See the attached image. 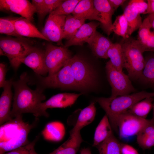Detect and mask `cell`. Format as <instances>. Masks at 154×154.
I'll return each mask as SVG.
<instances>
[{
    "label": "cell",
    "mask_w": 154,
    "mask_h": 154,
    "mask_svg": "<svg viewBox=\"0 0 154 154\" xmlns=\"http://www.w3.org/2000/svg\"><path fill=\"white\" fill-rule=\"evenodd\" d=\"M29 78L26 72L23 73L19 79L13 81L12 86L14 94L11 116L13 118L26 113H31L36 117L39 116L38 106L46 99L43 88L38 87L33 90L27 85Z\"/></svg>",
    "instance_id": "cell-1"
},
{
    "label": "cell",
    "mask_w": 154,
    "mask_h": 154,
    "mask_svg": "<svg viewBox=\"0 0 154 154\" xmlns=\"http://www.w3.org/2000/svg\"><path fill=\"white\" fill-rule=\"evenodd\" d=\"M38 119L32 124L25 122L22 115L18 116L1 125L0 154H3L29 143L28 136L36 125Z\"/></svg>",
    "instance_id": "cell-2"
},
{
    "label": "cell",
    "mask_w": 154,
    "mask_h": 154,
    "mask_svg": "<svg viewBox=\"0 0 154 154\" xmlns=\"http://www.w3.org/2000/svg\"><path fill=\"white\" fill-rule=\"evenodd\" d=\"M149 97H154V92L143 91L115 97H101L98 98L96 101L105 112L112 128L117 130L116 122L118 117L135 103Z\"/></svg>",
    "instance_id": "cell-3"
},
{
    "label": "cell",
    "mask_w": 154,
    "mask_h": 154,
    "mask_svg": "<svg viewBox=\"0 0 154 154\" xmlns=\"http://www.w3.org/2000/svg\"><path fill=\"white\" fill-rule=\"evenodd\" d=\"M119 43L123 67L127 71L128 76L130 79H139L145 66V59L137 40L129 37L123 38Z\"/></svg>",
    "instance_id": "cell-4"
},
{
    "label": "cell",
    "mask_w": 154,
    "mask_h": 154,
    "mask_svg": "<svg viewBox=\"0 0 154 154\" xmlns=\"http://www.w3.org/2000/svg\"><path fill=\"white\" fill-rule=\"evenodd\" d=\"M35 47L22 37H1L0 39V55L6 56L15 70L21 64V60Z\"/></svg>",
    "instance_id": "cell-5"
},
{
    "label": "cell",
    "mask_w": 154,
    "mask_h": 154,
    "mask_svg": "<svg viewBox=\"0 0 154 154\" xmlns=\"http://www.w3.org/2000/svg\"><path fill=\"white\" fill-rule=\"evenodd\" d=\"M107 77L112 88L111 97L127 95L136 90L128 76L116 69L110 60L106 63Z\"/></svg>",
    "instance_id": "cell-6"
},
{
    "label": "cell",
    "mask_w": 154,
    "mask_h": 154,
    "mask_svg": "<svg viewBox=\"0 0 154 154\" xmlns=\"http://www.w3.org/2000/svg\"><path fill=\"white\" fill-rule=\"evenodd\" d=\"M153 121L134 116L127 111L120 115L116 122L119 137L127 139L136 135L146 126Z\"/></svg>",
    "instance_id": "cell-7"
},
{
    "label": "cell",
    "mask_w": 154,
    "mask_h": 154,
    "mask_svg": "<svg viewBox=\"0 0 154 154\" xmlns=\"http://www.w3.org/2000/svg\"><path fill=\"white\" fill-rule=\"evenodd\" d=\"M72 58L67 48L48 44L44 50V62L48 75L58 72Z\"/></svg>",
    "instance_id": "cell-8"
},
{
    "label": "cell",
    "mask_w": 154,
    "mask_h": 154,
    "mask_svg": "<svg viewBox=\"0 0 154 154\" xmlns=\"http://www.w3.org/2000/svg\"><path fill=\"white\" fill-rule=\"evenodd\" d=\"M70 59L58 72L52 75L44 77L37 75L41 85L46 88L79 89L72 72Z\"/></svg>",
    "instance_id": "cell-9"
},
{
    "label": "cell",
    "mask_w": 154,
    "mask_h": 154,
    "mask_svg": "<svg viewBox=\"0 0 154 154\" xmlns=\"http://www.w3.org/2000/svg\"><path fill=\"white\" fill-rule=\"evenodd\" d=\"M70 60L72 72L79 89L88 88L94 85L95 75L88 63L77 56L72 57Z\"/></svg>",
    "instance_id": "cell-10"
},
{
    "label": "cell",
    "mask_w": 154,
    "mask_h": 154,
    "mask_svg": "<svg viewBox=\"0 0 154 154\" xmlns=\"http://www.w3.org/2000/svg\"><path fill=\"white\" fill-rule=\"evenodd\" d=\"M66 15L50 14L41 32L48 41L62 45L64 28Z\"/></svg>",
    "instance_id": "cell-11"
},
{
    "label": "cell",
    "mask_w": 154,
    "mask_h": 154,
    "mask_svg": "<svg viewBox=\"0 0 154 154\" xmlns=\"http://www.w3.org/2000/svg\"><path fill=\"white\" fill-rule=\"evenodd\" d=\"M81 94L67 93H59L51 97L48 100L41 102L38 110L39 116H49L46 110L49 108H65L73 104Z\"/></svg>",
    "instance_id": "cell-12"
},
{
    "label": "cell",
    "mask_w": 154,
    "mask_h": 154,
    "mask_svg": "<svg viewBox=\"0 0 154 154\" xmlns=\"http://www.w3.org/2000/svg\"><path fill=\"white\" fill-rule=\"evenodd\" d=\"M0 9L19 14L32 22L36 13L35 7L27 0H0Z\"/></svg>",
    "instance_id": "cell-13"
},
{
    "label": "cell",
    "mask_w": 154,
    "mask_h": 154,
    "mask_svg": "<svg viewBox=\"0 0 154 154\" xmlns=\"http://www.w3.org/2000/svg\"><path fill=\"white\" fill-rule=\"evenodd\" d=\"M93 2L100 19L101 27L107 35H109L113 31L112 17L115 11L108 0H94Z\"/></svg>",
    "instance_id": "cell-14"
},
{
    "label": "cell",
    "mask_w": 154,
    "mask_h": 154,
    "mask_svg": "<svg viewBox=\"0 0 154 154\" xmlns=\"http://www.w3.org/2000/svg\"><path fill=\"white\" fill-rule=\"evenodd\" d=\"M44 50L35 47L21 61L31 68L38 75L44 76L48 73L44 62Z\"/></svg>",
    "instance_id": "cell-15"
},
{
    "label": "cell",
    "mask_w": 154,
    "mask_h": 154,
    "mask_svg": "<svg viewBox=\"0 0 154 154\" xmlns=\"http://www.w3.org/2000/svg\"><path fill=\"white\" fill-rule=\"evenodd\" d=\"M147 17L144 19L139 29L137 40L143 53L149 51L154 52V31Z\"/></svg>",
    "instance_id": "cell-16"
},
{
    "label": "cell",
    "mask_w": 154,
    "mask_h": 154,
    "mask_svg": "<svg viewBox=\"0 0 154 154\" xmlns=\"http://www.w3.org/2000/svg\"><path fill=\"white\" fill-rule=\"evenodd\" d=\"M13 82L12 79L7 80L0 98L1 125L13 119L11 116V107L13 97L11 87Z\"/></svg>",
    "instance_id": "cell-17"
},
{
    "label": "cell",
    "mask_w": 154,
    "mask_h": 154,
    "mask_svg": "<svg viewBox=\"0 0 154 154\" xmlns=\"http://www.w3.org/2000/svg\"><path fill=\"white\" fill-rule=\"evenodd\" d=\"M17 33L21 37L36 38L48 41L41 32L28 19L21 17H12Z\"/></svg>",
    "instance_id": "cell-18"
},
{
    "label": "cell",
    "mask_w": 154,
    "mask_h": 154,
    "mask_svg": "<svg viewBox=\"0 0 154 154\" xmlns=\"http://www.w3.org/2000/svg\"><path fill=\"white\" fill-rule=\"evenodd\" d=\"M99 25V23L94 21L85 23L71 38L66 41L64 46L67 48L73 45H82L87 43Z\"/></svg>",
    "instance_id": "cell-19"
},
{
    "label": "cell",
    "mask_w": 154,
    "mask_h": 154,
    "mask_svg": "<svg viewBox=\"0 0 154 154\" xmlns=\"http://www.w3.org/2000/svg\"><path fill=\"white\" fill-rule=\"evenodd\" d=\"M87 43L96 56L104 59L108 58V51L113 43L109 39L97 31Z\"/></svg>",
    "instance_id": "cell-20"
},
{
    "label": "cell",
    "mask_w": 154,
    "mask_h": 154,
    "mask_svg": "<svg viewBox=\"0 0 154 154\" xmlns=\"http://www.w3.org/2000/svg\"><path fill=\"white\" fill-rule=\"evenodd\" d=\"M74 16L86 20L100 21L98 13L95 9L93 0H80L72 13Z\"/></svg>",
    "instance_id": "cell-21"
},
{
    "label": "cell",
    "mask_w": 154,
    "mask_h": 154,
    "mask_svg": "<svg viewBox=\"0 0 154 154\" xmlns=\"http://www.w3.org/2000/svg\"><path fill=\"white\" fill-rule=\"evenodd\" d=\"M82 141L80 131L71 133L66 141L48 154H76Z\"/></svg>",
    "instance_id": "cell-22"
},
{
    "label": "cell",
    "mask_w": 154,
    "mask_h": 154,
    "mask_svg": "<svg viewBox=\"0 0 154 154\" xmlns=\"http://www.w3.org/2000/svg\"><path fill=\"white\" fill-rule=\"evenodd\" d=\"M112 127L106 114L97 126L95 132L93 146L96 147L113 134Z\"/></svg>",
    "instance_id": "cell-23"
},
{
    "label": "cell",
    "mask_w": 154,
    "mask_h": 154,
    "mask_svg": "<svg viewBox=\"0 0 154 154\" xmlns=\"http://www.w3.org/2000/svg\"><path fill=\"white\" fill-rule=\"evenodd\" d=\"M65 127L59 121H53L48 123L42 131V134L46 140L59 141L62 139L65 134Z\"/></svg>",
    "instance_id": "cell-24"
},
{
    "label": "cell",
    "mask_w": 154,
    "mask_h": 154,
    "mask_svg": "<svg viewBox=\"0 0 154 154\" xmlns=\"http://www.w3.org/2000/svg\"><path fill=\"white\" fill-rule=\"evenodd\" d=\"M96 111L94 102H92L83 109L80 113L76 123L70 133L80 131L82 128L92 122L95 118Z\"/></svg>",
    "instance_id": "cell-25"
},
{
    "label": "cell",
    "mask_w": 154,
    "mask_h": 154,
    "mask_svg": "<svg viewBox=\"0 0 154 154\" xmlns=\"http://www.w3.org/2000/svg\"><path fill=\"white\" fill-rule=\"evenodd\" d=\"M153 119V121L144 127L136 136L137 142L143 150L154 146V120Z\"/></svg>",
    "instance_id": "cell-26"
},
{
    "label": "cell",
    "mask_w": 154,
    "mask_h": 154,
    "mask_svg": "<svg viewBox=\"0 0 154 154\" xmlns=\"http://www.w3.org/2000/svg\"><path fill=\"white\" fill-rule=\"evenodd\" d=\"M63 0H39L34 3L39 21L41 22L46 15L54 10L63 1Z\"/></svg>",
    "instance_id": "cell-27"
},
{
    "label": "cell",
    "mask_w": 154,
    "mask_h": 154,
    "mask_svg": "<svg viewBox=\"0 0 154 154\" xmlns=\"http://www.w3.org/2000/svg\"><path fill=\"white\" fill-rule=\"evenodd\" d=\"M154 100V97L146 98L135 103L127 112L137 117L146 119L153 108Z\"/></svg>",
    "instance_id": "cell-28"
},
{
    "label": "cell",
    "mask_w": 154,
    "mask_h": 154,
    "mask_svg": "<svg viewBox=\"0 0 154 154\" xmlns=\"http://www.w3.org/2000/svg\"><path fill=\"white\" fill-rule=\"evenodd\" d=\"M85 20L70 14L66 15L64 28L63 38L67 40L71 38L85 23Z\"/></svg>",
    "instance_id": "cell-29"
},
{
    "label": "cell",
    "mask_w": 154,
    "mask_h": 154,
    "mask_svg": "<svg viewBox=\"0 0 154 154\" xmlns=\"http://www.w3.org/2000/svg\"><path fill=\"white\" fill-rule=\"evenodd\" d=\"M139 79L148 86L154 89V53L145 59V66Z\"/></svg>",
    "instance_id": "cell-30"
},
{
    "label": "cell",
    "mask_w": 154,
    "mask_h": 154,
    "mask_svg": "<svg viewBox=\"0 0 154 154\" xmlns=\"http://www.w3.org/2000/svg\"><path fill=\"white\" fill-rule=\"evenodd\" d=\"M128 24V35L129 37L140 27L142 21L140 14L134 11L128 5L125 8L123 13Z\"/></svg>",
    "instance_id": "cell-31"
},
{
    "label": "cell",
    "mask_w": 154,
    "mask_h": 154,
    "mask_svg": "<svg viewBox=\"0 0 154 154\" xmlns=\"http://www.w3.org/2000/svg\"><path fill=\"white\" fill-rule=\"evenodd\" d=\"M96 147L99 154H121V143L113 134Z\"/></svg>",
    "instance_id": "cell-32"
},
{
    "label": "cell",
    "mask_w": 154,
    "mask_h": 154,
    "mask_svg": "<svg viewBox=\"0 0 154 154\" xmlns=\"http://www.w3.org/2000/svg\"><path fill=\"white\" fill-rule=\"evenodd\" d=\"M107 55L112 65L117 70L122 71L123 67L120 44L113 43L108 51Z\"/></svg>",
    "instance_id": "cell-33"
},
{
    "label": "cell",
    "mask_w": 154,
    "mask_h": 154,
    "mask_svg": "<svg viewBox=\"0 0 154 154\" xmlns=\"http://www.w3.org/2000/svg\"><path fill=\"white\" fill-rule=\"evenodd\" d=\"M128 26L127 19L124 14L117 16L113 23L112 31L123 38H128Z\"/></svg>",
    "instance_id": "cell-34"
},
{
    "label": "cell",
    "mask_w": 154,
    "mask_h": 154,
    "mask_svg": "<svg viewBox=\"0 0 154 154\" xmlns=\"http://www.w3.org/2000/svg\"><path fill=\"white\" fill-rule=\"evenodd\" d=\"M80 0H66L64 1L50 14L55 15H67L72 13Z\"/></svg>",
    "instance_id": "cell-35"
},
{
    "label": "cell",
    "mask_w": 154,
    "mask_h": 154,
    "mask_svg": "<svg viewBox=\"0 0 154 154\" xmlns=\"http://www.w3.org/2000/svg\"><path fill=\"white\" fill-rule=\"evenodd\" d=\"M0 33L16 37H22L17 33L12 17H1Z\"/></svg>",
    "instance_id": "cell-36"
},
{
    "label": "cell",
    "mask_w": 154,
    "mask_h": 154,
    "mask_svg": "<svg viewBox=\"0 0 154 154\" xmlns=\"http://www.w3.org/2000/svg\"><path fill=\"white\" fill-rule=\"evenodd\" d=\"M39 136L28 144L3 154H38L35 151V146L39 138Z\"/></svg>",
    "instance_id": "cell-37"
},
{
    "label": "cell",
    "mask_w": 154,
    "mask_h": 154,
    "mask_svg": "<svg viewBox=\"0 0 154 154\" xmlns=\"http://www.w3.org/2000/svg\"><path fill=\"white\" fill-rule=\"evenodd\" d=\"M128 5L139 14H145L148 8L147 1L143 0H131Z\"/></svg>",
    "instance_id": "cell-38"
},
{
    "label": "cell",
    "mask_w": 154,
    "mask_h": 154,
    "mask_svg": "<svg viewBox=\"0 0 154 154\" xmlns=\"http://www.w3.org/2000/svg\"><path fill=\"white\" fill-rule=\"evenodd\" d=\"M121 154H139L134 147L124 143H121Z\"/></svg>",
    "instance_id": "cell-39"
},
{
    "label": "cell",
    "mask_w": 154,
    "mask_h": 154,
    "mask_svg": "<svg viewBox=\"0 0 154 154\" xmlns=\"http://www.w3.org/2000/svg\"><path fill=\"white\" fill-rule=\"evenodd\" d=\"M7 71L6 66L3 63L0 64V87L3 88L7 80H5L6 73Z\"/></svg>",
    "instance_id": "cell-40"
},
{
    "label": "cell",
    "mask_w": 154,
    "mask_h": 154,
    "mask_svg": "<svg viewBox=\"0 0 154 154\" xmlns=\"http://www.w3.org/2000/svg\"><path fill=\"white\" fill-rule=\"evenodd\" d=\"M108 1L115 11L120 6L122 5L126 1L125 0H108Z\"/></svg>",
    "instance_id": "cell-41"
},
{
    "label": "cell",
    "mask_w": 154,
    "mask_h": 154,
    "mask_svg": "<svg viewBox=\"0 0 154 154\" xmlns=\"http://www.w3.org/2000/svg\"><path fill=\"white\" fill-rule=\"evenodd\" d=\"M148 8L145 14H154V0H147Z\"/></svg>",
    "instance_id": "cell-42"
},
{
    "label": "cell",
    "mask_w": 154,
    "mask_h": 154,
    "mask_svg": "<svg viewBox=\"0 0 154 154\" xmlns=\"http://www.w3.org/2000/svg\"><path fill=\"white\" fill-rule=\"evenodd\" d=\"M147 17L152 28L154 31V14H149Z\"/></svg>",
    "instance_id": "cell-43"
},
{
    "label": "cell",
    "mask_w": 154,
    "mask_h": 154,
    "mask_svg": "<svg viewBox=\"0 0 154 154\" xmlns=\"http://www.w3.org/2000/svg\"><path fill=\"white\" fill-rule=\"evenodd\" d=\"M80 154H92L90 149L88 148H84L80 151Z\"/></svg>",
    "instance_id": "cell-44"
},
{
    "label": "cell",
    "mask_w": 154,
    "mask_h": 154,
    "mask_svg": "<svg viewBox=\"0 0 154 154\" xmlns=\"http://www.w3.org/2000/svg\"><path fill=\"white\" fill-rule=\"evenodd\" d=\"M153 116L152 119L154 120V100L153 102Z\"/></svg>",
    "instance_id": "cell-45"
}]
</instances>
